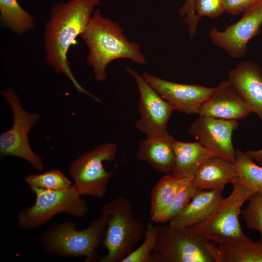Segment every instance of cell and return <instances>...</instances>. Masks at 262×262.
Here are the masks:
<instances>
[{
  "label": "cell",
  "mask_w": 262,
  "mask_h": 262,
  "mask_svg": "<svg viewBox=\"0 0 262 262\" xmlns=\"http://www.w3.org/2000/svg\"><path fill=\"white\" fill-rule=\"evenodd\" d=\"M262 24V3H257L243 14L240 20L224 31L212 28L209 37L214 46L224 49L229 56L242 58L248 42L260 33Z\"/></svg>",
  "instance_id": "obj_11"
},
{
  "label": "cell",
  "mask_w": 262,
  "mask_h": 262,
  "mask_svg": "<svg viewBox=\"0 0 262 262\" xmlns=\"http://www.w3.org/2000/svg\"><path fill=\"white\" fill-rule=\"evenodd\" d=\"M80 36L87 46V61L97 81L106 80L107 66L114 60L127 59L140 65L147 63L139 44L129 41L120 25L102 16L99 10L93 14Z\"/></svg>",
  "instance_id": "obj_2"
},
{
  "label": "cell",
  "mask_w": 262,
  "mask_h": 262,
  "mask_svg": "<svg viewBox=\"0 0 262 262\" xmlns=\"http://www.w3.org/2000/svg\"><path fill=\"white\" fill-rule=\"evenodd\" d=\"M195 12L199 20L204 16L215 19L224 12L223 0H196Z\"/></svg>",
  "instance_id": "obj_28"
},
{
  "label": "cell",
  "mask_w": 262,
  "mask_h": 262,
  "mask_svg": "<svg viewBox=\"0 0 262 262\" xmlns=\"http://www.w3.org/2000/svg\"><path fill=\"white\" fill-rule=\"evenodd\" d=\"M224 189L196 192L185 209L168 222L171 227L185 229L200 224L209 218L224 198Z\"/></svg>",
  "instance_id": "obj_16"
},
{
  "label": "cell",
  "mask_w": 262,
  "mask_h": 262,
  "mask_svg": "<svg viewBox=\"0 0 262 262\" xmlns=\"http://www.w3.org/2000/svg\"><path fill=\"white\" fill-rule=\"evenodd\" d=\"M245 153L255 162L262 166V147L256 150H247Z\"/></svg>",
  "instance_id": "obj_31"
},
{
  "label": "cell",
  "mask_w": 262,
  "mask_h": 262,
  "mask_svg": "<svg viewBox=\"0 0 262 262\" xmlns=\"http://www.w3.org/2000/svg\"><path fill=\"white\" fill-rule=\"evenodd\" d=\"M110 218V214L101 213L81 230H78L76 223L72 221L51 225L40 235V246L58 257H84L85 262L99 261L97 249L104 244Z\"/></svg>",
  "instance_id": "obj_3"
},
{
  "label": "cell",
  "mask_w": 262,
  "mask_h": 262,
  "mask_svg": "<svg viewBox=\"0 0 262 262\" xmlns=\"http://www.w3.org/2000/svg\"><path fill=\"white\" fill-rule=\"evenodd\" d=\"M236 177L232 163L213 157L198 168L193 177V184L196 192L224 189L227 183L234 182Z\"/></svg>",
  "instance_id": "obj_18"
},
{
  "label": "cell",
  "mask_w": 262,
  "mask_h": 262,
  "mask_svg": "<svg viewBox=\"0 0 262 262\" xmlns=\"http://www.w3.org/2000/svg\"><path fill=\"white\" fill-rule=\"evenodd\" d=\"M228 80L262 120V68L251 61L242 62L228 73Z\"/></svg>",
  "instance_id": "obj_15"
},
{
  "label": "cell",
  "mask_w": 262,
  "mask_h": 262,
  "mask_svg": "<svg viewBox=\"0 0 262 262\" xmlns=\"http://www.w3.org/2000/svg\"><path fill=\"white\" fill-rule=\"evenodd\" d=\"M160 226L148 222L145 227L144 240L142 244L126 257L122 262H149L155 248Z\"/></svg>",
  "instance_id": "obj_26"
},
{
  "label": "cell",
  "mask_w": 262,
  "mask_h": 262,
  "mask_svg": "<svg viewBox=\"0 0 262 262\" xmlns=\"http://www.w3.org/2000/svg\"><path fill=\"white\" fill-rule=\"evenodd\" d=\"M10 106L13 115L11 128L0 135V157L12 156L23 159L37 171L44 169V158L32 149L29 134L40 118V114L30 113L22 107L17 93L12 88L0 91Z\"/></svg>",
  "instance_id": "obj_7"
},
{
  "label": "cell",
  "mask_w": 262,
  "mask_h": 262,
  "mask_svg": "<svg viewBox=\"0 0 262 262\" xmlns=\"http://www.w3.org/2000/svg\"><path fill=\"white\" fill-rule=\"evenodd\" d=\"M30 189L35 196V201L33 205L21 209L16 216L17 226L21 229L40 227L61 213L82 218L88 212L85 201L73 185L59 191L37 187H30Z\"/></svg>",
  "instance_id": "obj_5"
},
{
  "label": "cell",
  "mask_w": 262,
  "mask_h": 262,
  "mask_svg": "<svg viewBox=\"0 0 262 262\" xmlns=\"http://www.w3.org/2000/svg\"><path fill=\"white\" fill-rule=\"evenodd\" d=\"M117 151L116 144L105 143L82 153L71 162L67 173L81 195L96 198L105 196L112 172L105 169L103 163L113 161Z\"/></svg>",
  "instance_id": "obj_8"
},
{
  "label": "cell",
  "mask_w": 262,
  "mask_h": 262,
  "mask_svg": "<svg viewBox=\"0 0 262 262\" xmlns=\"http://www.w3.org/2000/svg\"><path fill=\"white\" fill-rule=\"evenodd\" d=\"M253 1L255 3H262V0H253Z\"/></svg>",
  "instance_id": "obj_32"
},
{
  "label": "cell",
  "mask_w": 262,
  "mask_h": 262,
  "mask_svg": "<svg viewBox=\"0 0 262 262\" xmlns=\"http://www.w3.org/2000/svg\"><path fill=\"white\" fill-rule=\"evenodd\" d=\"M232 164L237 176L234 182L240 183L255 193L262 192V166L256 164L240 149L235 150V159Z\"/></svg>",
  "instance_id": "obj_22"
},
{
  "label": "cell",
  "mask_w": 262,
  "mask_h": 262,
  "mask_svg": "<svg viewBox=\"0 0 262 262\" xmlns=\"http://www.w3.org/2000/svg\"><path fill=\"white\" fill-rule=\"evenodd\" d=\"M193 178L183 179L181 187L172 202L151 218V221L156 223L169 222L185 209L196 192L193 184Z\"/></svg>",
  "instance_id": "obj_24"
},
{
  "label": "cell",
  "mask_w": 262,
  "mask_h": 262,
  "mask_svg": "<svg viewBox=\"0 0 262 262\" xmlns=\"http://www.w3.org/2000/svg\"><path fill=\"white\" fill-rule=\"evenodd\" d=\"M175 141L169 134L162 137H147L140 142L136 156L148 163L155 170L171 174L175 164Z\"/></svg>",
  "instance_id": "obj_17"
},
{
  "label": "cell",
  "mask_w": 262,
  "mask_h": 262,
  "mask_svg": "<svg viewBox=\"0 0 262 262\" xmlns=\"http://www.w3.org/2000/svg\"><path fill=\"white\" fill-rule=\"evenodd\" d=\"M99 0H68L52 5L45 25L46 60L55 71L64 74L80 93L100 102L101 100L85 90L73 74L67 58L70 46L75 43L88 26Z\"/></svg>",
  "instance_id": "obj_1"
},
{
  "label": "cell",
  "mask_w": 262,
  "mask_h": 262,
  "mask_svg": "<svg viewBox=\"0 0 262 262\" xmlns=\"http://www.w3.org/2000/svg\"><path fill=\"white\" fill-rule=\"evenodd\" d=\"M30 187L59 191L66 189L73 184L60 170L54 169L39 174H30L23 179Z\"/></svg>",
  "instance_id": "obj_25"
},
{
  "label": "cell",
  "mask_w": 262,
  "mask_h": 262,
  "mask_svg": "<svg viewBox=\"0 0 262 262\" xmlns=\"http://www.w3.org/2000/svg\"><path fill=\"white\" fill-rule=\"evenodd\" d=\"M142 76L174 111L188 115L198 114L202 105L217 88L176 83L147 73Z\"/></svg>",
  "instance_id": "obj_12"
},
{
  "label": "cell",
  "mask_w": 262,
  "mask_h": 262,
  "mask_svg": "<svg viewBox=\"0 0 262 262\" xmlns=\"http://www.w3.org/2000/svg\"><path fill=\"white\" fill-rule=\"evenodd\" d=\"M207 249L215 262H262V240L255 242L248 237L230 243L207 241Z\"/></svg>",
  "instance_id": "obj_19"
},
{
  "label": "cell",
  "mask_w": 262,
  "mask_h": 262,
  "mask_svg": "<svg viewBox=\"0 0 262 262\" xmlns=\"http://www.w3.org/2000/svg\"><path fill=\"white\" fill-rule=\"evenodd\" d=\"M126 69L134 79L139 91L138 111L140 117L135 124V128L148 138L168 134L167 125L174 109L142 75L129 67Z\"/></svg>",
  "instance_id": "obj_10"
},
{
  "label": "cell",
  "mask_w": 262,
  "mask_h": 262,
  "mask_svg": "<svg viewBox=\"0 0 262 262\" xmlns=\"http://www.w3.org/2000/svg\"><path fill=\"white\" fill-rule=\"evenodd\" d=\"M196 0H186L179 10L180 15L184 18V22L188 27L189 36L193 37L196 33L199 21L195 12Z\"/></svg>",
  "instance_id": "obj_29"
},
{
  "label": "cell",
  "mask_w": 262,
  "mask_h": 262,
  "mask_svg": "<svg viewBox=\"0 0 262 262\" xmlns=\"http://www.w3.org/2000/svg\"><path fill=\"white\" fill-rule=\"evenodd\" d=\"M232 184L230 194L223 199L209 218L187 229L205 241L215 244L247 238L242 230L239 217L243 205L255 193L237 182Z\"/></svg>",
  "instance_id": "obj_6"
},
{
  "label": "cell",
  "mask_w": 262,
  "mask_h": 262,
  "mask_svg": "<svg viewBox=\"0 0 262 262\" xmlns=\"http://www.w3.org/2000/svg\"><path fill=\"white\" fill-rule=\"evenodd\" d=\"M224 12L231 15L244 14L255 4L253 0H223Z\"/></svg>",
  "instance_id": "obj_30"
},
{
  "label": "cell",
  "mask_w": 262,
  "mask_h": 262,
  "mask_svg": "<svg viewBox=\"0 0 262 262\" xmlns=\"http://www.w3.org/2000/svg\"><path fill=\"white\" fill-rule=\"evenodd\" d=\"M0 18L2 26L18 34L26 33L34 26L33 17L17 0H0Z\"/></svg>",
  "instance_id": "obj_21"
},
{
  "label": "cell",
  "mask_w": 262,
  "mask_h": 262,
  "mask_svg": "<svg viewBox=\"0 0 262 262\" xmlns=\"http://www.w3.org/2000/svg\"><path fill=\"white\" fill-rule=\"evenodd\" d=\"M173 148L175 164L171 174L178 179L193 177L203 164L212 157H217L198 141L183 142L175 140Z\"/></svg>",
  "instance_id": "obj_20"
},
{
  "label": "cell",
  "mask_w": 262,
  "mask_h": 262,
  "mask_svg": "<svg viewBox=\"0 0 262 262\" xmlns=\"http://www.w3.org/2000/svg\"><path fill=\"white\" fill-rule=\"evenodd\" d=\"M252 111L239 93L228 80L221 82L215 92L200 109L199 116L226 120H241Z\"/></svg>",
  "instance_id": "obj_14"
},
{
  "label": "cell",
  "mask_w": 262,
  "mask_h": 262,
  "mask_svg": "<svg viewBox=\"0 0 262 262\" xmlns=\"http://www.w3.org/2000/svg\"><path fill=\"white\" fill-rule=\"evenodd\" d=\"M183 179L172 174H165L153 187L151 193L150 219L152 218L172 202L182 185Z\"/></svg>",
  "instance_id": "obj_23"
},
{
  "label": "cell",
  "mask_w": 262,
  "mask_h": 262,
  "mask_svg": "<svg viewBox=\"0 0 262 262\" xmlns=\"http://www.w3.org/2000/svg\"><path fill=\"white\" fill-rule=\"evenodd\" d=\"M206 243L187 229L160 226L149 262H214Z\"/></svg>",
  "instance_id": "obj_9"
},
{
  "label": "cell",
  "mask_w": 262,
  "mask_h": 262,
  "mask_svg": "<svg viewBox=\"0 0 262 262\" xmlns=\"http://www.w3.org/2000/svg\"><path fill=\"white\" fill-rule=\"evenodd\" d=\"M101 213L110 214V218L103 244L107 253L98 261L122 262L144 235L145 227L134 217L131 201L123 196L105 203Z\"/></svg>",
  "instance_id": "obj_4"
},
{
  "label": "cell",
  "mask_w": 262,
  "mask_h": 262,
  "mask_svg": "<svg viewBox=\"0 0 262 262\" xmlns=\"http://www.w3.org/2000/svg\"><path fill=\"white\" fill-rule=\"evenodd\" d=\"M238 126L237 120L199 116L191 124L188 132L218 157L233 163L235 150L232 143V134Z\"/></svg>",
  "instance_id": "obj_13"
},
{
  "label": "cell",
  "mask_w": 262,
  "mask_h": 262,
  "mask_svg": "<svg viewBox=\"0 0 262 262\" xmlns=\"http://www.w3.org/2000/svg\"><path fill=\"white\" fill-rule=\"evenodd\" d=\"M248 201L241 214L246 227L258 231L262 240V192L254 194Z\"/></svg>",
  "instance_id": "obj_27"
}]
</instances>
